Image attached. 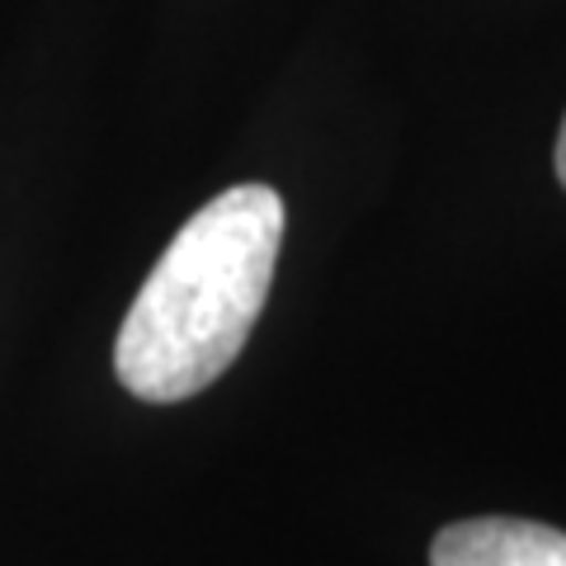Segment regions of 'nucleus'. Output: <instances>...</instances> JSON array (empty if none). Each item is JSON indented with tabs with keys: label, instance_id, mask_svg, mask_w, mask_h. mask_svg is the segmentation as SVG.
<instances>
[{
	"label": "nucleus",
	"instance_id": "obj_1",
	"mask_svg": "<svg viewBox=\"0 0 566 566\" xmlns=\"http://www.w3.org/2000/svg\"><path fill=\"white\" fill-rule=\"evenodd\" d=\"M283 245V199L237 185L175 232L133 297L114 368L133 397L170 406L218 382L251 340Z\"/></svg>",
	"mask_w": 566,
	"mask_h": 566
},
{
	"label": "nucleus",
	"instance_id": "obj_2",
	"mask_svg": "<svg viewBox=\"0 0 566 566\" xmlns=\"http://www.w3.org/2000/svg\"><path fill=\"white\" fill-rule=\"evenodd\" d=\"M430 566H566V534L534 520H463L439 528Z\"/></svg>",
	"mask_w": 566,
	"mask_h": 566
},
{
	"label": "nucleus",
	"instance_id": "obj_3",
	"mask_svg": "<svg viewBox=\"0 0 566 566\" xmlns=\"http://www.w3.org/2000/svg\"><path fill=\"white\" fill-rule=\"evenodd\" d=\"M557 180L566 189V118H562V133H557Z\"/></svg>",
	"mask_w": 566,
	"mask_h": 566
}]
</instances>
